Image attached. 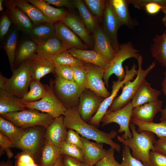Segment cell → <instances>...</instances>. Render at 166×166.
I'll use <instances>...</instances> for the list:
<instances>
[{
  "label": "cell",
  "mask_w": 166,
  "mask_h": 166,
  "mask_svg": "<svg viewBox=\"0 0 166 166\" xmlns=\"http://www.w3.org/2000/svg\"><path fill=\"white\" fill-rule=\"evenodd\" d=\"M42 129L36 126L25 129L14 148L26 152L34 157L40 149L45 136Z\"/></svg>",
  "instance_id": "cell-11"
},
{
  "label": "cell",
  "mask_w": 166,
  "mask_h": 166,
  "mask_svg": "<svg viewBox=\"0 0 166 166\" xmlns=\"http://www.w3.org/2000/svg\"><path fill=\"white\" fill-rule=\"evenodd\" d=\"M62 160V155L61 154L58 159L56 163L53 166H61Z\"/></svg>",
  "instance_id": "cell-58"
},
{
  "label": "cell",
  "mask_w": 166,
  "mask_h": 166,
  "mask_svg": "<svg viewBox=\"0 0 166 166\" xmlns=\"http://www.w3.org/2000/svg\"><path fill=\"white\" fill-rule=\"evenodd\" d=\"M29 60L32 80L40 81L41 79L46 74L54 73L55 66L53 62L37 53Z\"/></svg>",
  "instance_id": "cell-19"
},
{
  "label": "cell",
  "mask_w": 166,
  "mask_h": 166,
  "mask_svg": "<svg viewBox=\"0 0 166 166\" xmlns=\"http://www.w3.org/2000/svg\"><path fill=\"white\" fill-rule=\"evenodd\" d=\"M81 166H91L84 162H82L81 163Z\"/></svg>",
  "instance_id": "cell-60"
},
{
  "label": "cell",
  "mask_w": 166,
  "mask_h": 166,
  "mask_svg": "<svg viewBox=\"0 0 166 166\" xmlns=\"http://www.w3.org/2000/svg\"><path fill=\"white\" fill-rule=\"evenodd\" d=\"M109 1L121 26H124L132 29L138 25L137 20L132 18L130 15L128 0H109Z\"/></svg>",
  "instance_id": "cell-22"
},
{
  "label": "cell",
  "mask_w": 166,
  "mask_h": 166,
  "mask_svg": "<svg viewBox=\"0 0 166 166\" xmlns=\"http://www.w3.org/2000/svg\"><path fill=\"white\" fill-rule=\"evenodd\" d=\"M0 166H13V165L11 161L7 160L2 161L0 163Z\"/></svg>",
  "instance_id": "cell-56"
},
{
  "label": "cell",
  "mask_w": 166,
  "mask_h": 166,
  "mask_svg": "<svg viewBox=\"0 0 166 166\" xmlns=\"http://www.w3.org/2000/svg\"><path fill=\"white\" fill-rule=\"evenodd\" d=\"M8 78L4 77L0 73V91H3Z\"/></svg>",
  "instance_id": "cell-55"
},
{
  "label": "cell",
  "mask_w": 166,
  "mask_h": 166,
  "mask_svg": "<svg viewBox=\"0 0 166 166\" xmlns=\"http://www.w3.org/2000/svg\"><path fill=\"white\" fill-rule=\"evenodd\" d=\"M164 15L162 18L161 21L163 25L166 27V9L164 8L162 10Z\"/></svg>",
  "instance_id": "cell-57"
},
{
  "label": "cell",
  "mask_w": 166,
  "mask_h": 166,
  "mask_svg": "<svg viewBox=\"0 0 166 166\" xmlns=\"http://www.w3.org/2000/svg\"><path fill=\"white\" fill-rule=\"evenodd\" d=\"M73 2L82 22L89 31L93 32L97 26L95 18L87 8L83 0H73Z\"/></svg>",
  "instance_id": "cell-37"
},
{
  "label": "cell",
  "mask_w": 166,
  "mask_h": 166,
  "mask_svg": "<svg viewBox=\"0 0 166 166\" xmlns=\"http://www.w3.org/2000/svg\"><path fill=\"white\" fill-rule=\"evenodd\" d=\"M153 41L151 47L152 57L165 67L166 71V29L163 34L156 35Z\"/></svg>",
  "instance_id": "cell-30"
},
{
  "label": "cell",
  "mask_w": 166,
  "mask_h": 166,
  "mask_svg": "<svg viewBox=\"0 0 166 166\" xmlns=\"http://www.w3.org/2000/svg\"><path fill=\"white\" fill-rule=\"evenodd\" d=\"M131 122L138 127L137 131L140 132L146 130L153 132L159 138L166 137V121H161L159 123L147 122L132 118Z\"/></svg>",
  "instance_id": "cell-35"
},
{
  "label": "cell",
  "mask_w": 166,
  "mask_h": 166,
  "mask_svg": "<svg viewBox=\"0 0 166 166\" xmlns=\"http://www.w3.org/2000/svg\"><path fill=\"white\" fill-rule=\"evenodd\" d=\"M53 81L46 85L47 93L40 100L23 103L26 108L39 110L47 113L54 118L63 115L67 109L55 95L53 89Z\"/></svg>",
  "instance_id": "cell-8"
},
{
  "label": "cell",
  "mask_w": 166,
  "mask_h": 166,
  "mask_svg": "<svg viewBox=\"0 0 166 166\" xmlns=\"http://www.w3.org/2000/svg\"><path fill=\"white\" fill-rule=\"evenodd\" d=\"M163 101L159 99L133 108L132 118L142 121L152 122L156 115L162 110Z\"/></svg>",
  "instance_id": "cell-21"
},
{
  "label": "cell",
  "mask_w": 166,
  "mask_h": 166,
  "mask_svg": "<svg viewBox=\"0 0 166 166\" xmlns=\"http://www.w3.org/2000/svg\"><path fill=\"white\" fill-rule=\"evenodd\" d=\"M9 8L14 23L19 30L26 34H29L33 27V24L29 17L18 8L12 1Z\"/></svg>",
  "instance_id": "cell-29"
},
{
  "label": "cell",
  "mask_w": 166,
  "mask_h": 166,
  "mask_svg": "<svg viewBox=\"0 0 166 166\" xmlns=\"http://www.w3.org/2000/svg\"><path fill=\"white\" fill-rule=\"evenodd\" d=\"M65 142L74 144L83 150V144L79 134L76 131L68 129L65 139Z\"/></svg>",
  "instance_id": "cell-49"
},
{
  "label": "cell",
  "mask_w": 166,
  "mask_h": 166,
  "mask_svg": "<svg viewBox=\"0 0 166 166\" xmlns=\"http://www.w3.org/2000/svg\"><path fill=\"white\" fill-rule=\"evenodd\" d=\"M11 24L8 16L5 15L2 17L0 23V39L2 41L8 33Z\"/></svg>",
  "instance_id": "cell-50"
},
{
  "label": "cell",
  "mask_w": 166,
  "mask_h": 166,
  "mask_svg": "<svg viewBox=\"0 0 166 166\" xmlns=\"http://www.w3.org/2000/svg\"><path fill=\"white\" fill-rule=\"evenodd\" d=\"M125 76L124 79L122 81L117 80L113 81L112 90L110 95L104 100L97 113L89 124L100 126L102 118L112 104L115 97L117 95V93L119 89L126 82L133 80V78L136 75L137 70L136 69V66L135 63H133L130 69H129L128 66L127 65L125 66Z\"/></svg>",
  "instance_id": "cell-10"
},
{
  "label": "cell",
  "mask_w": 166,
  "mask_h": 166,
  "mask_svg": "<svg viewBox=\"0 0 166 166\" xmlns=\"http://www.w3.org/2000/svg\"><path fill=\"white\" fill-rule=\"evenodd\" d=\"M133 108L130 102L117 110L112 111L108 109L101 120L102 126L104 127L112 123H116L119 126L118 132H124L122 138L125 140L131 138L132 135L129 125Z\"/></svg>",
  "instance_id": "cell-9"
},
{
  "label": "cell",
  "mask_w": 166,
  "mask_h": 166,
  "mask_svg": "<svg viewBox=\"0 0 166 166\" xmlns=\"http://www.w3.org/2000/svg\"><path fill=\"white\" fill-rule=\"evenodd\" d=\"M149 160L152 166H166V155L155 150L150 152Z\"/></svg>",
  "instance_id": "cell-48"
},
{
  "label": "cell",
  "mask_w": 166,
  "mask_h": 166,
  "mask_svg": "<svg viewBox=\"0 0 166 166\" xmlns=\"http://www.w3.org/2000/svg\"><path fill=\"white\" fill-rule=\"evenodd\" d=\"M60 148L61 154L83 162V150L76 145L65 142Z\"/></svg>",
  "instance_id": "cell-40"
},
{
  "label": "cell",
  "mask_w": 166,
  "mask_h": 166,
  "mask_svg": "<svg viewBox=\"0 0 166 166\" xmlns=\"http://www.w3.org/2000/svg\"><path fill=\"white\" fill-rule=\"evenodd\" d=\"M62 155L61 166H81V162L73 158Z\"/></svg>",
  "instance_id": "cell-53"
},
{
  "label": "cell",
  "mask_w": 166,
  "mask_h": 166,
  "mask_svg": "<svg viewBox=\"0 0 166 166\" xmlns=\"http://www.w3.org/2000/svg\"><path fill=\"white\" fill-rule=\"evenodd\" d=\"M50 5L58 7H66L70 10H73L76 7L73 0H44Z\"/></svg>",
  "instance_id": "cell-51"
},
{
  "label": "cell",
  "mask_w": 166,
  "mask_h": 166,
  "mask_svg": "<svg viewBox=\"0 0 166 166\" xmlns=\"http://www.w3.org/2000/svg\"><path fill=\"white\" fill-rule=\"evenodd\" d=\"M54 26L56 36L63 42L68 49L72 48L80 49H89L82 40L62 22H57Z\"/></svg>",
  "instance_id": "cell-17"
},
{
  "label": "cell",
  "mask_w": 166,
  "mask_h": 166,
  "mask_svg": "<svg viewBox=\"0 0 166 166\" xmlns=\"http://www.w3.org/2000/svg\"><path fill=\"white\" fill-rule=\"evenodd\" d=\"M17 40V32L16 30H13L8 35L4 45V49L7 54L12 72L14 69V64Z\"/></svg>",
  "instance_id": "cell-39"
},
{
  "label": "cell",
  "mask_w": 166,
  "mask_h": 166,
  "mask_svg": "<svg viewBox=\"0 0 166 166\" xmlns=\"http://www.w3.org/2000/svg\"><path fill=\"white\" fill-rule=\"evenodd\" d=\"M45 58L52 62L55 67L63 65L84 67L86 64L73 57L67 50Z\"/></svg>",
  "instance_id": "cell-36"
},
{
  "label": "cell",
  "mask_w": 166,
  "mask_h": 166,
  "mask_svg": "<svg viewBox=\"0 0 166 166\" xmlns=\"http://www.w3.org/2000/svg\"><path fill=\"white\" fill-rule=\"evenodd\" d=\"M25 129L17 127L10 121L0 117V132L8 138L14 144L20 137Z\"/></svg>",
  "instance_id": "cell-34"
},
{
  "label": "cell",
  "mask_w": 166,
  "mask_h": 166,
  "mask_svg": "<svg viewBox=\"0 0 166 166\" xmlns=\"http://www.w3.org/2000/svg\"><path fill=\"white\" fill-rule=\"evenodd\" d=\"M83 1L92 14L99 18L103 17L107 0H84Z\"/></svg>",
  "instance_id": "cell-41"
},
{
  "label": "cell",
  "mask_w": 166,
  "mask_h": 166,
  "mask_svg": "<svg viewBox=\"0 0 166 166\" xmlns=\"http://www.w3.org/2000/svg\"><path fill=\"white\" fill-rule=\"evenodd\" d=\"M29 35L32 40L39 45L56 36L54 24L45 22L34 25Z\"/></svg>",
  "instance_id": "cell-25"
},
{
  "label": "cell",
  "mask_w": 166,
  "mask_h": 166,
  "mask_svg": "<svg viewBox=\"0 0 166 166\" xmlns=\"http://www.w3.org/2000/svg\"><path fill=\"white\" fill-rule=\"evenodd\" d=\"M105 99L90 89H85L80 96L77 107L82 119L89 123Z\"/></svg>",
  "instance_id": "cell-12"
},
{
  "label": "cell",
  "mask_w": 166,
  "mask_h": 166,
  "mask_svg": "<svg viewBox=\"0 0 166 166\" xmlns=\"http://www.w3.org/2000/svg\"><path fill=\"white\" fill-rule=\"evenodd\" d=\"M122 161L121 166H144L143 163L132 155L130 148L124 145L123 150Z\"/></svg>",
  "instance_id": "cell-43"
},
{
  "label": "cell",
  "mask_w": 166,
  "mask_h": 166,
  "mask_svg": "<svg viewBox=\"0 0 166 166\" xmlns=\"http://www.w3.org/2000/svg\"><path fill=\"white\" fill-rule=\"evenodd\" d=\"M121 26L109 0H107L106 6L103 15L104 30L111 42L116 53L120 49L117 36L118 29Z\"/></svg>",
  "instance_id": "cell-14"
},
{
  "label": "cell",
  "mask_w": 166,
  "mask_h": 166,
  "mask_svg": "<svg viewBox=\"0 0 166 166\" xmlns=\"http://www.w3.org/2000/svg\"><path fill=\"white\" fill-rule=\"evenodd\" d=\"M54 73L56 77L74 81L73 71L72 66L63 65L55 67L54 69Z\"/></svg>",
  "instance_id": "cell-46"
},
{
  "label": "cell",
  "mask_w": 166,
  "mask_h": 166,
  "mask_svg": "<svg viewBox=\"0 0 166 166\" xmlns=\"http://www.w3.org/2000/svg\"><path fill=\"white\" fill-rule=\"evenodd\" d=\"M3 0H0V11H2L4 10V8L2 6Z\"/></svg>",
  "instance_id": "cell-59"
},
{
  "label": "cell",
  "mask_w": 166,
  "mask_h": 166,
  "mask_svg": "<svg viewBox=\"0 0 166 166\" xmlns=\"http://www.w3.org/2000/svg\"><path fill=\"white\" fill-rule=\"evenodd\" d=\"M1 116L23 129L36 126L46 128L54 118L47 113L31 109L10 113Z\"/></svg>",
  "instance_id": "cell-6"
},
{
  "label": "cell",
  "mask_w": 166,
  "mask_h": 166,
  "mask_svg": "<svg viewBox=\"0 0 166 166\" xmlns=\"http://www.w3.org/2000/svg\"><path fill=\"white\" fill-rule=\"evenodd\" d=\"M137 61L138 69L135 79L132 81L129 80L125 82L122 87L121 93L115 98L109 110L112 111L117 110L130 102L146 77L156 65L155 61H154L148 68L144 69L142 68L143 58L141 55H140Z\"/></svg>",
  "instance_id": "cell-3"
},
{
  "label": "cell",
  "mask_w": 166,
  "mask_h": 166,
  "mask_svg": "<svg viewBox=\"0 0 166 166\" xmlns=\"http://www.w3.org/2000/svg\"><path fill=\"white\" fill-rule=\"evenodd\" d=\"M64 24L75 33L89 48L93 47V39L80 18L74 13H68Z\"/></svg>",
  "instance_id": "cell-18"
},
{
  "label": "cell",
  "mask_w": 166,
  "mask_h": 166,
  "mask_svg": "<svg viewBox=\"0 0 166 166\" xmlns=\"http://www.w3.org/2000/svg\"><path fill=\"white\" fill-rule=\"evenodd\" d=\"M68 49L63 42L56 36L38 45L37 53L45 58L59 54Z\"/></svg>",
  "instance_id": "cell-27"
},
{
  "label": "cell",
  "mask_w": 166,
  "mask_h": 166,
  "mask_svg": "<svg viewBox=\"0 0 166 166\" xmlns=\"http://www.w3.org/2000/svg\"><path fill=\"white\" fill-rule=\"evenodd\" d=\"M46 129L45 142L60 147L65 141L68 132L63 115L54 118Z\"/></svg>",
  "instance_id": "cell-15"
},
{
  "label": "cell",
  "mask_w": 166,
  "mask_h": 166,
  "mask_svg": "<svg viewBox=\"0 0 166 166\" xmlns=\"http://www.w3.org/2000/svg\"><path fill=\"white\" fill-rule=\"evenodd\" d=\"M139 52L130 42L120 45L119 50L105 69L103 78L107 87H109V79L112 74L116 76L118 80L122 81L124 79L125 72L122 66L123 62L131 58H134L137 60L140 55Z\"/></svg>",
  "instance_id": "cell-5"
},
{
  "label": "cell",
  "mask_w": 166,
  "mask_h": 166,
  "mask_svg": "<svg viewBox=\"0 0 166 166\" xmlns=\"http://www.w3.org/2000/svg\"><path fill=\"white\" fill-rule=\"evenodd\" d=\"M14 148L12 142L7 137L0 132V155L6 153L9 159L12 158L14 154L11 148Z\"/></svg>",
  "instance_id": "cell-45"
},
{
  "label": "cell",
  "mask_w": 166,
  "mask_h": 166,
  "mask_svg": "<svg viewBox=\"0 0 166 166\" xmlns=\"http://www.w3.org/2000/svg\"><path fill=\"white\" fill-rule=\"evenodd\" d=\"M12 72L11 77L8 78L3 91H3L8 96L21 99L28 92L32 80L29 60L23 62Z\"/></svg>",
  "instance_id": "cell-4"
},
{
  "label": "cell",
  "mask_w": 166,
  "mask_h": 166,
  "mask_svg": "<svg viewBox=\"0 0 166 166\" xmlns=\"http://www.w3.org/2000/svg\"><path fill=\"white\" fill-rule=\"evenodd\" d=\"M53 87L55 95L67 109L77 107L79 97L84 90L75 82L56 77Z\"/></svg>",
  "instance_id": "cell-7"
},
{
  "label": "cell",
  "mask_w": 166,
  "mask_h": 166,
  "mask_svg": "<svg viewBox=\"0 0 166 166\" xmlns=\"http://www.w3.org/2000/svg\"><path fill=\"white\" fill-rule=\"evenodd\" d=\"M30 90L20 99L22 103H26L39 101L47 93L46 85H43L40 81L33 80L29 85Z\"/></svg>",
  "instance_id": "cell-33"
},
{
  "label": "cell",
  "mask_w": 166,
  "mask_h": 166,
  "mask_svg": "<svg viewBox=\"0 0 166 166\" xmlns=\"http://www.w3.org/2000/svg\"><path fill=\"white\" fill-rule=\"evenodd\" d=\"M129 126L132 137L125 140L118 136L117 139L128 147L132 151L133 156L142 162L144 166H152L149 160V153L151 151L155 150V134L146 130L138 132L135 125L132 123Z\"/></svg>",
  "instance_id": "cell-2"
},
{
  "label": "cell",
  "mask_w": 166,
  "mask_h": 166,
  "mask_svg": "<svg viewBox=\"0 0 166 166\" xmlns=\"http://www.w3.org/2000/svg\"><path fill=\"white\" fill-rule=\"evenodd\" d=\"M93 33L94 50L109 61H110L116 53L102 27L97 26Z\"/></svg>",
  "instance_id": "cell-16"
},
{
  "label": "cell",
  "mask_w": 166,
  "mask_h": 166,
  "mask_svg": "<svg viewBox=\"0 0 166 166\" xmlns=\"http://www.w3.org/2000/svg\"><path fill=\"white\" fill-rule=\"evenodd\" d=\"M164 77L161 83L162 91L166 96V71L164 72ZM161 112V117L160 119V121H166V106L164 109H162Z\"/></svg>",
  "instance_id": "cell-54"
},
{
  "label": "cell",
  "mask_w": 166,
  "mask_h": 166,
  "mask_svg": "<svg viewBox=\"0 0 166 166\" xmlns=\"http://www.w3.org/2000/svg\"><path fill=\"white\" fill-rule=\"evenodd\" d=\"M67 51L77 59L86 63L94 65L104 69L109 62L94 49H80L72 48Z\"/></svg>",
  "instance_id": "cell-24"
},
{
  "label": "cell",
  "mask_w": 166,
  "mask_h": 166,
  "mask_svg": "<svg viewBox=\"0 0 166 166\" xmlns=\"http://www.w3.org/2000/svg\"><path fill=\"white\" fill-rule=\"evenodd\" d=\"M155 150L166 155V137H159L154 143Z\"/></svg>",
  "instance_id": "cell-52"
},
{
  "label": "cell",
  "mask_w": 166,
  "mask_h": 166,
  "mask_svg": "<svg viewBox=\"0 0 166 166\" xmlns=\"http://www.w3.org/2000/svg\"><path fill=\"white\" fill-rule=\"evenodd\" d=\"M73 71L74 81L81 89H85L86 73L84 67L72 66Z\"/></svg>",
  "instance_id": "cell-47"
},
{
  "label": "cell",
  "mask_w": 166,
  "mask_h": 166,
  "mask_svg": "<svg viewBox=\"0 0 166 166\" xmlns=\"http://www.w3.org/2000/svg\"><path fill=\"white\" fill-rule=\"evenodd\" d=\"M38 45L31 40L23 42L20 45L16 55V60L18 64H21L24 61L29 59L37 53Z\"/></svg>",
  "instance_id": "cell-38"
},
{
  "label": "cell",
  "mask_w": 166,
  "mask_h": 166,
  "mask_svg": "<svg viewBox=\"0 0 166 166\" xmlns=\"http://www.w3.org/2000/svg\"><path fill=\"white\" fill-rule=\"evenodd\" d=\"M81 139L83 144V162L91 166H93L106 154L103 144L94 142L82 136Z\"/></svg>",
  "instance_id": "cell-20"
},
{
  "label": "cell",
  "mask_w": 166,
  "mask_h": 166,
  "mask_svg": "<svg viewBox=\"0 0 166 166\" xmlns=\"http://www.w3.org/2000/svg\"><path fill=\"white\" fill-rule=\"evenodd\" d=\"M27 1L40 10L53 24L63 22L69 13L62 8H56L51 6L44 0H27Z\"/></svg>",
  "instance_id": "cell-26"
},
{
  "label": "cell",
  "mask_w": 166,
  "mask_h": 166,
  "mask_svg": "<svg viewBox=\"0 0 166 166\" xmlns=\"http://www.w3.org/2000/svg\"><path fill=\"white\" fill-rule=\"evenodd\" d=\"M14 166H40L30 154L22 151L15 156Z\"/></svg>",
  "instance_id": "cell-42"
},
{
  "label": "cell",
  "mask_w": 166,
  "mask_h": 166,
  "mask_svg": "<svg viewBox=\"0 0 166 166\" xmlns=\"http://www.w3.org/2000/svg\"><path fill=\"white\" fill-rule=\"evenodd\" d=\"M84 68L86 73L85 89L105 98L110 96L111 93L105 87L103 80L105 69L89 63H86Z\"/></svg>",
  "instance_id": "cell-13"
},
{
  "label": "cell",
  "mask_w": 166,
  "mask_h": 166,
  "mask_svg": "<svg viewBox=\"0 0 166 166\" xmlns=\"http://www.w3.org/2000/svg\"><path fill=\"white\" fill-rule=\"evenodd\" d=\"M61 154L60 148L45 142L42 150L40 166H53Z\"/></svg>",
  "instance_id": "cell-32"
},
{
  "label": "cell",
  "mask_w": 166,
  "mask_h": 166,
  "mask_svg": "<svg viewBox=\"0 0 166 166\" xmlns=\"http://www.w3.org/2000/svg\"><path fill=\"white\" fill-rule=\"evenodd\" d=\"M161 92L152 88L145 79L143 81L131 102L134 108L158 99Z\"/></svg>",
  "instance_id": "cell-23"
},
{
  "label": "cell",
  "mask_w": 166,
  "mask_h": 166,
  "mask_svg": "<svg viewBox=\"0 0 166 166\" xmlns=\"http://www.w3.org/2000/svg\"><path fill=\"white\" fill-rule=\"evenodd\" d=\"M26 108L21 101L20 98L14 96H8L3 91H0L1 115L23 110Z\"/></svg>",
  "instance_id": "cell-31"
},
{
  "label": "cell",
  "mask_w": 166,
  "mask_h": 166,
  "mask_svg": "<svg viewBox=\"0 0 166 166\" xmlns=\"http://www.w3.org/2000/svg\"><path fill=\"white\" fill-rule=\"evenodd\" d=\"M63 115L64 124L67 129L76 131L81 136L89 140L108 144L120 152V145L113 140L117 136L116 131L112 130L109 133L100 130L95 125L85 122L82 119L77 108L67 109Z\"/></svg>",
  "instance_id": "cell-1"
},
{
  "label": "cell",
  "mask_w": 166,
  "mask_h": 166,
  "mask_svg": "<svg viewBox=\"0 0 166 166\" xmlns=\"http://www.w3.org/2000/svg\"><path fill=\"white\" fill-rule=\"evenodd\" d=\"M13 2L29 17L32 22L33 25L45 22L53 23L40 10L27 0H15Z\"/></svg>",
  "instance_id": "cell-28"
},
{
  "label": "cell",
  "mask_w": 166,
  "mask_h": 166,
  "mask_svg": "<svg viewBox=\"0 0 166 166\" xmlns=\"http://www.w3.org/2000/svg\"><path fill=\"white\" fill-rule=\"evenodd\" d=\"M115 149L111 147L106 150L105 156L96 164V166H121V164L115 159Z\"/></svg>",
  "instance_id": "cell-44"
}]
</instances>
